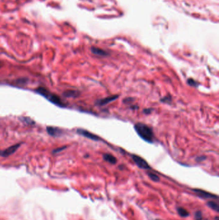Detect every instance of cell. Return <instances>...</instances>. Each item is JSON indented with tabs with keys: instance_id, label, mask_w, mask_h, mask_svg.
I'll use <instances>...</instances> for the list:
<instances>
[{
	"instance_id": "11",
	"label": "cell",
	"mask_w": 219,
	"mask_h": 220,
	"mask_svg": "<svg viewBox=\"0 0 219 220\" xmlns=\"http://www.w3.org/2000/svg\"><path fill=\"white\" fill-rule=\"evenodd\" d=\"M64 96L66 97H75L78 96V92L73 90H67L64 93Z\"/></svg>"
},
{
	"instance_id": "4",
	"label": "cell",
	"mask_w": 219,
	"mask_h": 220,
	"mask_svg": "<svg viewBox=\"0 0 219 220\" xmlns=\"http://www.w3.org/2000/svg\"><path fill=\"white\" fill-rule=\"evenodd\" d=\"M21 144H17L12 146H10L9 147L6 149V150L0 151V156H2L3 157H7L11 155V154H14L17 150H18Z\"/></svg>"
},
{
	"instance_id": "13",
	"label": "cell",
	"mask_w": 219,
	"mask_h": 220,
	"mask_svg": "<svg viewBox=\"0 0 219 220\" xmlns=\"http://www.w3.org/2000/svg\"><path fill=\"white\" fill-rule=\"evenodd\" d=\"M177 211H178L179 215L182 217H187L189 216V212L186 209H183L182 207L178 208Z\"/></svg>"
},
{
	"instance_id": "3",
	"label": "cell",
	"mask_w": 219,
	"mask_h": 220,
	"mask_svg": "<svg viewBox=\"0 0 219 220\" xmlns=\"http://www.w3.org/2000/svg\"><path fill=\"white\" fill-rule=\"evenodd\" d=\"M132 159L134 160V163L136 164L138 168L143 169H150V166L148 164L146 160H145L143 158L138 156V155H132Z\"/></svg>"
},
{
	"instance_id": "7",
	"label": "cell",
	"mask_w": 219,
	"mask_h": 220,
	"mask_svg": "<svg viewBox=\"0 0 219 220\" xmlns=\"http://www.w3.org/2000/svg\"><path fill=\"white\" fill-rule=\"evenodd\" d=\"M194 191L199 196H201V197L204 198H209V199L217 198V196L214 195L212 194H210V193L206 192V191H203V190L194 189Z\"/></svg>"
},
{
	"instance_id": "6",
	"label": "cell",
	"mask_w": 219,
	"mask_h": 220,
	"mask_svg": "<svg viewBox=\"0 0 219 220\" xmlns=\"http://www.w3.org/2000/svg\"><path fill=\"white\" fill-rule=\"evenodd\" d=\"M47 132L52 136H59L62 134V130L57 127L48 126L46 128Z\"/></svg>"
},
{
	"instance_id": "1",
	"label": "cell",
	"mask_w": 219,
	"mask_h": 220,
	"mask_svg": "<svg viewBox=\"0 0 219 220\" xmlns=\"http://www.w3.org/2000/svg\"><path fill=\"white\" fill-rule=\"evenodd\" d=\"M134 129L142 139L150 143L153 142V132L149 126L143 123H137L135 124Z\"/></svg>"
},
{
	"instance_id": "17",
	"label": "cell",
	"mask_w": 219,
	"mask_h": 220,
	"mask_svg": "<svg viewBox=\"0 0 219 220\" xmlns=\"http://www.w3.org/2000/svg\"><path fill=\"white\" fill-rule=\"evenodd\" d=\"M66 148V147H61V148H59V149H57V150H54V153H57V152H60V151H62L64 149Z\"/></svg>"
},
{
	"instance_id": "16",
	"label": "cell",
	"mask_w": 219,
	"mask_h": 220,
	"mask_svg": "<svg viewBox=\"0 0 219 220\" xmlns=\"http://www.w3.org/2000/svg\"><path fill=\"white\" fill-rule=\"evenodd\" d=\"M188 84L190 85V86H196V85H197V83L195 82V81L194 80L192 79L188 80Z\"/></svg>"
},
{
	"instance_id": "8",
	"label": "cell",
	"mask_w": 219,
	"mask_h": 220,
	"mask_svg": "<svg viewBox=\"0 0 219 220\" xmlns=\"http://www.w3.org/2000/svg\"><path fill=\"white\" fill-rule=\"evenodd\" d=\"M118 97V96H110V97H106V98H104L103 99L99 100L97 102V104L98 105H100V106H104L105 104H107L112 102V101L116 100Z\"/></svg>"
},
{
	"instance_id": "18",
	"label": "cell",
	"mask_w": 219,
	"mask_h": 220,
	"mask_svg": "<svg viewBox=\"0 0 219 220\" xmlns=\"http://www.w3.org/2000/svg\"><path fill=\"white\" fill-rule=\"evenodd\" d=\"M156 220H160V219H156Z\"/></svg>"
},
{
	"instance_id": "5",
	"label": "cell",
	"mask_w": 219,
	"mask_h": 220,
	"mask_svg": "<svg viewBox=\"0 0 219 220\" xmlns=\"http://www.w3.org/2000/svg\"><path fill=\"white\" fill-rule=\"evenodd\" d=\"M76 132H77V133H79L80 135L84 136V137L87 138L89 139L95 140V141H98V140H100V138H99L97 135H94L90 132H88V131L84 129H78L77 131H76Z\"/></svg>"
},
{
	"instance_id": "15",
	"label": "cell",
	"mask_w": 219,
	"mask_h": 220,
	"mask_svg": "<svg viewBox=\"0 0 219 220\" xmlns=\"http://www.w3.org/2000/svg\"><path fill=\"white\" fill-rule=\"evenodd\" d=\"M195 218L196 220H202V219H203L202 212H201L200 211H197L196 213H195Z\"/></svg>"
},
{
	"instance_id": "10",
	"label": "cell",
	"mask_w": 219,
	"mask_h": 220,
	"mask_svg": "<svg viewBox=\"0 0 219 220\" xmlns=\"http://www.w3.org/2000/svg\"><path fill=\"white\" fill-rule=\"evenodd\" d=\"M91 52L94 53V54L100 56H105L107 55V53H106V52L104 51V50L98 48H94V47H93L91 49Z\"/></svg>"
},
{
	"instance_id": "2",
	"label": "cell",
	"mask_w": 219,
	"mask_h": 220,
	"mask_svg": "<svg viewBox=\"0 0 219 220\" xmlns=\"http://www.w3.org/2000/svg\"><path fill=\"white\" fill-rule=\"evenodd\" d=\"M35 91L40 95H41L42 96H43L44 97H45L46 99H48L53 104L60 107H65V104L63 103L60 97L56 96L55 94L51 93L48 90H46V88L43 87H39L37 88Z\"/></svg>"
},
{
	"instance_id": "9",
	"label": "cell",
	"mask_w": 219,
	"mask_h": 220,
	"mask_svg": "<svg viewBox=\"0 0 219 220\" xmlns=\"http://www.w3.org/2000/svg\"><path fill=\"white\" fill-rule=\"evenodd\" d=\"M103 157L105 161H107L108 162L111 164H115L116 163V158L111 154H108V153L104 154Z\"/></svg>"
},
{
	"instance_id": "12",
	"label": "cell",
	"mask_w": 219,
	"mask_h": 220,
	"mask_svg": "<svg viewBox=\"0 0 219 220\" xmlns=\"http://www.w3.org/2000/svg\"><path fill=\"white\" fill-rule=\"evenodd\" d=\"M208 205L211 208V209H212L213 210H214L216 212H218V205L217 203H215V201H210L209 202H208Z\"/></svg>"
},
{
	"instance_id": "19",
	"label": "cell",
	"mask_w": 219,
	"mask_h": 220,
	"mask_svg": "<svg viewBox=\"0 0 219 220\" xmlns=\"http://www.w3.org/2000/svg\"><path fill=\"white\" fill-rule=\"evenodd\" d=\"M0 67H1V66H0Z\"/></svg>"
},
{
	"instance_id": "14",
	"label": "cell",
	"mask_w": 219,
	"mask_h": 220,
	"mask_svg": "<svg viewBox=\"0 0 219 220\" xmlns=\"http://www.w3.org/2000/svg\"><path fill=\"white\" fill-rule=\"evenodd\" d=\"M148 175H149V176L150 177V178L152 181H154V182L159 181V178L157 175L154 174V173H152V172H149V173H148Z\"/></svg>"
}]
</instances>
